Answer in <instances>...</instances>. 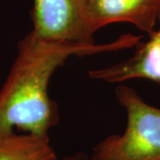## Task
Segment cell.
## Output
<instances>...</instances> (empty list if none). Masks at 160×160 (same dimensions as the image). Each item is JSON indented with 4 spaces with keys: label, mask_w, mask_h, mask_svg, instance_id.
<instances>
[{
    "label": "cell",
    "mask_w": 160,
    "mask_h": 160,
    "mask_svg": "<svg viewBox=\"0 0 160 160\" xmlns=\"http://www.w3.org/2000/svg\"><path fill=\"white\" fill-rule=\"evenodd\" d=\"M142 38L122 35L113 42L84 46L48 41L31 30L17 46V56L0 90V137L14 128L41 138L60 119L57 103L49 95V84L56 69L71 56H86L135 46Z\"/></svg>",
    "instance_id": "6da1fadb"
},
{
    "label": "cell",
    "mask_w": 160,
    "mask_h": 160,
    "mask_svg": "<svg viewBox=\"0 0 160 160\" xmlns=\"http://www.w3.org/2000/svg\"><path fill=\"white\" fill-rule=\"evenodd\" d=\"M159 19H160V16H159Z\"/></svg>",
    "instance_id": "ba28073f"
},
{
    "label": "cell",
    "mask_w": 160,
    "mask_h": 160,
    "mask_svg": "<svg viewBox=\"0 0 160 160\" xmlns=\"http://www.w3.org/2000/svg\"><path fill=\"white\" fill-rule=\"evenodd\" d=\"M87 0H33L32 31L48 41L95 45L86 14Z\"/></svg>",
    "instance_id": "3957f363"
},
{
    "label": "cell",
    "mask_w": 160,
    "mask_h": 160,
    "mask_svg": "<svg viewBox=\"0 0 160 160\" xmlns=\"http://www.w3.org/2000/svg\"><path fill=\"white\" fill-rule=\"evenodd\" d=\"M116 98L126 112L122 134H112L92 149L91 160H160V109L132 87L119 86Z\"/></svg>",
    "instance_id": "7a4b0ae2"
},
{
    "label": "cell",
    "mask_w": 160,
    "mask_h": 160,
    "mask_svg": "<svg viewBox=\"0 0 160 160\" xmlns=\"http://www.w3.org/2000/svg\"><path fill=\"white\" fill-rule=\"evenodd\" d=\"M86 14L94 34L109 24L127 22L149 35L158 25L160 0H87Z\"/></svg>",
    "instance_id": "277c9868"
},
{
    "label": "cell",
    "mask_w": 160,
    "mask_h": 160,
    "mask_svg": "<svg viewBox=\"0 0 160 160\" xmlns=\"http://www.w3.org/2000/svg\"><path fill=\"white\" fill-rule=\"evenodd\" d=\"M60 160H91V158L84 152H78L76 154L66 156Z\"/></svg>",
    "instance_id": "52a82bcc"
},
{
    "label": "cell",
    "mask_w": 160,
    "mask_h": 160,
    "mask_svg": "<svg viewBox=\"0 0 160 160\" xmlns=\"http://www.w3.org/2000/svg\"><path fill=\"white\" fill-rule=\"evenodd\" d=\"M0 160H57L48 138L12 132L0 137Z\"/></svg>",
    "instance_id": "8992f818"
},
{
    "label": "cell",
    "mask_w": 160,
    "mask_h": 160,
    "mask_svg": "<svg viewBox=\"0 0 160 160\" xmlns=\"http://www.w3.org/2000/svg\"><path fill=\"white\" fill-rule=\"evenodd\" d=\"M135 46L136 50L132 57L108 68L91 70L89 77L107 83L146 78L160 84V19L148 40L139 42Z\"/></svg>",
    "instance_id": "5b68a950"
}]
</instances>
